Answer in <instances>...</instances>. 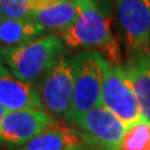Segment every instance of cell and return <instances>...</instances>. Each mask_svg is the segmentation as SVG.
I'll use <instances>...</instances> for the list:
<instances>
[{"instance_id": "cell-1", "label": "cell", "mask_w": 150, "mask_h": 150, "mask_svg": "<svg viewBox=\"0 0 150 150\" xmlns=\"http://www.w3.org/2000/svg\"><path fill=\"white\" fill-rule=\"evenodd\" d=\"M78 18L62 36L65 45L70 48L99 51L108 62L119 64L121 53L116 39L112 35L110 19L105 10L93 0H75Z\"/></svg>"}, {"instance_id": "cell-2", "label": "cell", "mask_w": 150, "mask_h": 150, "mask_svg": "<svg viewBox=\"0 0 150 150\" xmlns=\"http://www.w3.org/2000/svg\"><path fill=\"white\" fill-rule=\"evenodd\" d=\"M64 49L62 36L45 34L21 46L1 51V58L18 79L34 84L62 58Z\"/></svg>"}, {"instance_id": "cell-3", "label": "cell", "mask_w": 150, "mask_h": 150, "mask_svg": "<svg viewBox=\"0 0 150 150\" xmlns=\"http://www.w3.org/2000/svg\"><path fill=\"white\" fill-rule=\"evenodd\" d=\"M105 63L99 51L83 50L74 56V96L67 120L70 124L101 104Z\"/></svg>"}, {"instance_id": "cell-4", "label": "cell", "mask_w": 150, "mask_h": 150, "mask_svg": "<svg viewBox=\"0 0 150 150\" xmlns=\"http://www.w3.org/2000/svg\"><path fill=\"white\" fill-rule=\"evenodd\" d=\"M101 105L118 116L126 128L144 118L137 93L124 65L112 64L106 60Z\"/></svg>"}, {"instance_id": "cell-5", "label": "cell", "mask_w": 150, "mask_h": 150, "mask_svg": "<svg viewBox=\"0 0 150 150\" xmlns=\"http://www.w3.org/2000/svg\"><path fill=\"white\" fill-rule=\"evenodd\" d=\"M38 91L46 112L68 120L74 96V56L63 55L41 78Z\"/></svg>"}, {"instance_id": "cell-6", "label": "cell", "mask_w": 150, "mask_h": 150, "mask_svg": "<svg viewBox=\"0 0 150 150\" xmlns=\"http://www.w3.org/2000/svg\"><path fill=\"white\" fill-rule=\"evenodd\" d=\"M129 58L150 53V0H115Z\"/></svg>"}, {"instance_id": "cell-7", "label": "cell", "mask_w": 150, "mask_h": 150, "mask_svg": "<svg viewBox=\"0 0 150 150\" xmlns=\"http://www.w3.org/2000/svg\"><path fill=\"white\" fill-rule=\"evenodd\" d=\"M55 123L45 110L25 109L0 112V137L6 145L21 146Z\"/></svg>"}, {"instance_id": "cell-8", "label": "cell", "mask_w": 150, "mask_h": 150, "mask_svg": "<svg viewBox=\"0 0 150 150\" xmlns=\"http://www.w3.org/2000/svg\"><path fill=\"white\" fill-rule=\"evenodd\" d=\"M94 144L106 150H118L126 126L104 105H98L73 123Z\"/></svg>"}, {"instance_id": "cell-9", "label": "cell", "mask_w": 150, "mask_h": 150, "mask_svg": "<svg viewBox=\"0 0 150 150\" xmlns=\"http://www.w3.org/2000/svg\"><path fill=\"white\" fill-rule=\"evenodd\" d=\"M0 112L25 109L44 110L39 91L31 83L18 79L4 63L0 70Z\"/></svg>"}, {"instance_id": "cell-10", "label": "cell", "mask_w": 150, "mask_h": 150, "mask_svg": "<svg viewBox=\"0 0 150 150\" xmlns=\"http://www.w3.org/2000/svg\"><path fill=\"white\" fill-rule=\"evenodd\" d=\"M93 143L81 130L55 123L18 150H70Z\"/></svg>"}, {"instance_id": "cell-11", "label": "cell", "mask_w": 150, "mask_h": 150, "mask_svg": "<svg viewBox=\"0 0 150 150\" xmlns=\"http://www.w3.org/2000/svg\"><path fill=\"white\" fill-rule=\"evenodd\" d=\"M46 30L31 18L10 19L1 18L0 21V41L1 51L21 46L29 41L45 35Z\"/></svg>"}, {"instance_id": "cell-12", "label": "cell", "mask_w": 150, "mask_h": 150, "mask_svg": "<svg viewBox=\"0 0 150 150\" xmlns=\"http://www.w3.org/2000/svg\"><path fill=\"white\" fill-rule=\"evenodd\" d=\"M124 69L133 83L143 116L150 120V53L131 56Z\"/></svg>"}, {"instance_id": "cell-13", "label": "cell", "mask_w": 150, "mask_h": 150, "mask_svg": "<svg viewBox=\"0 0 150 150\" xmlns=\"http://www.w3.org/2000/svg\"><path fill=\"white\" fill-rule=\"evenodd\" d=\"M78 14L79 10L75 0H63L53 6L33 11L30 18L46 31L55 30L62 34L75 21Z\"/></svg>"}, {"instance_id": "cell-14", "label": "cell", "mask_w": 150, "mask_h": 150, "mask_svg": "<svg viewBox=\"0 0 150 150\" xmlns=\"http://www.w3.org/2000/svg\"><path fill=\"white\" fill-rule=\"evenodd\" d=\"M118 150H150V120L143 118L128 126Z\"/></svg>"}, {"instance_id": "cell-15", "label": "cell", "mask_w": 150, "mask_h": 150, "mask_svg": "<svg viewBox=\"0 0 150 150\" xmlns=\"http://www.w3.org/2000/svg\"><path fill=\"white\" fill-rule=\"evenodd\" d=\"M1 18L26 19L31 15L29 0H0Z\"/></svg>"}, {"instance_id": "cell-16", "label": "cell", "mask_w": 150, "mask_h": 150, "mask_svg": "<svg viewBox=\"0 0 150 150\" xmlns=\"http://www.w3.org/2000/svg\"><path fill=\"white\" fill-rule=\"evenodd\" d=\"M60 1H63V0H29V4L33 13V11H38V10H41V9L53 6Z\"/></svg>"}, {"instance_id": "cell-17", "label": "cell", "mask_w": 150, "mask_h": 150, "mask_svg": "<svg viewBox=\"0 0 150 150\" xmlns=\"http://www.w3.org/2000/svg\"><path fill=\"white\" fill-rule=\"evenodd\" d=\"M70 150H106V149L101 148V146H99V145H96L94 143H86L84 145H80V146H75V148L70 149Z\"/></svg>"}, {"instance_id": "cell-18", "label": "cell", "mask_w": 150, "mask_h": 150, "mask_svg": "<svg viewBox=\"0 0 150 150\" xmlns=\"http://www.w3.org/2000/svg\"><path fill=\"white\" fill-rule=\"evenodd\" d=\"M93 1H95L100 8L104 9V5H108V3H109L110 0H93ZM104 10H105V9H104Z\"/></svg>"}]
</instances>
